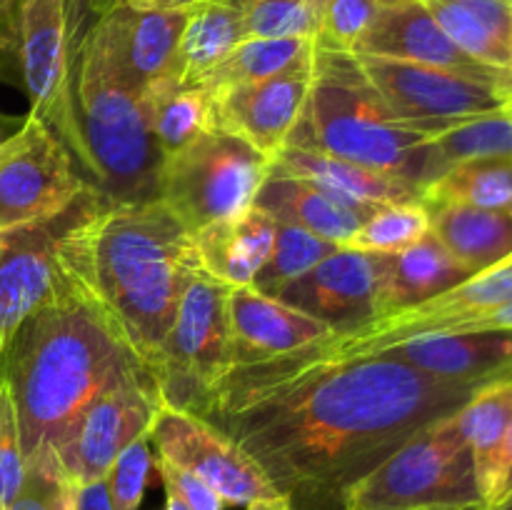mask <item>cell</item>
Instances as JSON below:
<instances>
[{
    "mask_svg": "<svg viewBox=\"0 0 512 510\" xmlns=\"http://www.w3.org/2000/svg\"><path fill=\"white\" fill-rule=\"evenodd\" d=\"M478 388L388 353L340 358L305 345L233 365L200 418L230 435L295 510H343L355 483Z\"/></svg>",
    "mask_w": 512,
    "mask_h": 510,
    "instance_id": "obj_1",
    "label": "cell"
},
{
    "mask_svg": "<svg viewBox=\"0 0 512 510\" xmlns=\"http://www.w3.org/2000/svg\"><path fill=\"white\" fill-rule=\"evenodd\" d=\"M65 283L93 300L150 368L188 285L205 273L195 235L160 198H100L58 248Z\"/></svg>",
    "mask_w": 512,
    "mask_h": 510,
    "instance_id": "obj_2",
    "label": "cell"
},
{
    "mask_svg": "<svg viewBox=\"0 0 512 510\" xmlns=\"http://www.w3.org/2000/svg\"><path fill=\"white\" fill-rule=\"evenodd\" d=\"M25 460L55 450L100 393L148 373L108 315L70 283L30 313L0 353Z\"/></svg>",
    "mask_w": 512,
    "mask_h": 510,
    "instance_id": "obj_3",
    "label": "cell"
},
{
    "mask_svg": "<svg viewBox=\"0 0 512 510\" xmlns=\"http://www.w3.org/2000/svg\"><path fill=\"white\" fill-rule=\"evenodd\" d=\"M430 138L395 118L353 50L315 45L308 103L288 145L335 155L423 188Z\"/></svg>",
    "mask_w": 512,
    "mask_h": 510,
    "instance_id": "obj_4",
    "label": "cell"
},
{
    "mask_svg": "<svg viewBox=\"0 0 512 510\" xmlns=\"http://www.w3.org/2000/svg\"><path fill=\"white\" fill-rule=\"evenodd\" d=\"M75 110L98 193L108 203L158 198L163 155L150 135L143 90L125 75L100 18L80 40Z\"/></svg>",
    "mask_w": 512,
    "mask_h": 510,
    "instance_id": "obj_5",
    "label": "cell"
},
{
    "mask_svg": "<svg viewBox=\"0 0 512 510\" xmlns=\"http://www.w3.org/2000/svg\"><path fill=\"white\" fill-rule=\"evenodd\" d=\"M483 508L458 413L430 423L348 490L343 510Z\"/></svg>",
    "mask_w": 512,
    "mask_h": 510,
    "instance_id": "obj_6",
    "label": "cell"
},
{
    "mask_svg": "<svg viewBox=\"0 0 512 510\" xmlns=\"http://www.w3.org/2000/svg\"><path fill=\"white\" fill-rule=\"evenodd\" d=\"M228 290L213 275L200 273L183 293L173 328L148 368L160 405L200 415L235 365Z\"/></svg>",
    "mask_w": 512,
    "mask_h": 510,
    "instance_id": "obj_7",
    "label": "cell"
},
{
    "mask_svg": "<svg viewBox=\"0 0 512 510\" xmlns=\"http://www.w3.org/2000/svg\"><path fill=\"white\" fill-rule=\"evenodd\" d=\"M5 38L30 100V115L43 120L85 168V145L75 110L70 0H3Z\"/></svg>",
    "mask_w": 512,
    "mask_h": 510,
    "instance_id": "obj_8",
    "label": "cell"
},
{
    "mask_svg": "<svg viewBox=\"0 0 512 510\" xmlns=\"http://www.w3.org/2000/svg\"><path fill=\"white\" fill-rule=\"evenodd\" d=\"M273 160L235 135L210 130L185 148L165 155L158 173V198L190 233L255 203Z\"/></svg>",
    "mask_w": 512,
    "mask_h": 510,
    "instance_id": "obj_9",
    "label": "cell"
},
{
    "mask_svg": "<svg viewBox=\"0 0 512 510\" xmlns=\"http://www.w3.org/2000/svg\"><path fill=\"white\" fill-rule=\"evenodd\" d=\"M88 185L63 140L28 115L0 145V233L63 213Z\"/></svg>",
    "mask_w": 512,
    "mask_h": 510,
    "instance_id": "obj_10",
    "label": "cell"
},
{
    "mask_svg": "<svg viewBox=\"0 0 512 510\" xmlns=\"http://www.w3.org/2000/svg\"><path fill=\"white\" fill-rule=\"evenodd\" d=\"M155 458L208 483L225 505L285 498L258 463L218 425L185 410L160 405L150 425Z\"/></svg>",
    "mask_w": 512,
    "mask_h": 510,
    "instance_id": "obj_11",
    "label": "cell"
},
{
    "mask_svg": "<svg viewBox=\"0 0 512 510\" xmlns=\"http://www.w3.org/2000/svg\"><path fill=\"white\" fill-rule=\"evenodd\" d=\"M100 198L103 195L90 183L63 213L0 233V353L18 325L60 288V240Z\"/></svg>",
    "mask_w": 512,
    "mask_h": 510,
    "instance_id": "obj_12",
    "label": "cell"
},
{
    "mask_svg": "<svg viewBox=\"0 0 512 510\" xmlns=\"http://www.w3.org/2000/svg\"><path fill=\"white\" fill-rule=\"evenodd\" d=\"M160 408L150 373L110 385L80 413L58 445V458L75 485L105 480L118 455L150 433Z\"/></svg>",
    "mask_w": 512,
    "mask_h": 510,
    "instance_id": "obj_13",
    "label": "cell"
},
{
    "mask_svg": "<svg viewBox=\"0 0 512 510\" xmlns=\"http://www.w3.org/2000/svg\"><path fill=\"white\" fill-rule=\"evenodd\" d=\"M358 60L390 113L403 123L465 120L493 113L505 105L503 85L498 83L408 60L375 55H358Z\"/></svg>",
    "mask_w": 512,
    "mask_h": 510,
    "instance_id": "obj_14",
    "label": "cell"
},
{
    "mask_svg": "<svg viewBox=\"0 0 512 510\" xmlns=\"http://www.w3.org/2000/svg\"><path fill=\"white\" fill-rule=\"evenodd\" d=\"M313 63L258 83L233 85L210 93L215 130L235 135L273 160L288 145L308 103Z\"/></svg>",
    "mask_w": 512,
    "mask_h": 510,
    "instance_id": "obj_15",
    "label": "cell"
},
{
    "mask_svg": "<svg viewBox=\"0 0 512 510\" xmlns=\"http://www.w3.org/2000/svg\"><path fill=\"white\" fill-rule=\"evenodd\" d=\"M380 255L338 248L288 285L278 300L313 315L333 333H348L378 318Z\"/></svg>",
    "mask_w": 512,
    "mask_h": 510,
    "instance_id": "obj_16",
    "label": "cell"
},
{
    "mask_svg": "<svg viewBox=\"0 0 512 510\" xmlns=\"http://www.w3.org/2000/svg\"><path fill=\"white\" fill-rule=\"evenodd\" d=\"M353 53L433 65V68L453 70V73L498 85L508 83V73L488 68V65L478 63L468 53H463L443 33V28L430 15L423 0H400V3L380 5L373 23L368 25L363 38L355 43Z\"/></svg>",
    "mask_w": 512,
    "mask_h": 510,
    "instance_id": "obj_17",
    "label": "cell"
},
{
    "mask_svg": "<svg viewBox=\"0 0 512 510\" xmlns=\"http://www.w3.org/2000/svg\"><path fill=\"white\" fill-rule=\"evenodd\" d=\"M228 318L235 365L293 353L333 333L313 315L260 293L253 285L228 290Z\"/></svg>",
    "mask_w": 512,
    "mask_h": 510,
    "instance_id": "obj_18",
    "label": "cell"
},
{
    "mask_svg": "<svg viewBox=\"0 0 512 510\" xmlns=\"http://www.w3.org/2000/svg\"><path fill=\"white\" fill-rule=\"evenodd\" d=\"M383 353L423 373L460 383L483 385L490 380L512 378V330L418 335L390 345Z\"/></svg>",
    "mask_w": 512,
    "mask_h": 510,
    "instance_id": "obj_19",
    "label": "cell"
},
{
    "mask_svg": "<svg viewBox=\"0 0 512 510\" xmlns=\"http://www.w3.org/2000/svg\"><path fill=\"white\" fill-rule=\"evenodd\" d=\"M270 173L313 180L338 195L340 203L348 205L363 218H370L375 210L385 208V205L423 203V188L410 180L378 173V170L363 168V165L335 158V155L295 148V145H285L275 155Z\"/></svg>",
    "mask_w": 512,
    "mask_h": 510,
    "instance_id": "obj_20",
    "label": "cell"
},
{
    "mask_svg": "<svg viewBox=\"0 0 512 510\" xmlns=\"http://www.w3.org/2000/svg\"><path fill=\"white\" fill-rule=\"evenodd\" d=\"M98 18L108 30L115 58L140 90L165 75H175V58L188 13L135 10L130 5H120Z\"/></svg>",
    "mask_w": 512,
    "mask_h": 510,
    "instance_id": "obj_21",
    "label": "cell"
},
{
    "mask_svg": "<svg viewBox=\"0 0 512 510\" xmlns=\"http://www.w3.org/2000/svg\"><path fill=\"white\" fill-rule=\"evenodd\" d=\"M278 220L250 205L238 215H228L195 233L200 263L208 275L228 288L253 285L273 253Z\"/></svg>",
    "mask_w": 512,
    "mask_h": 510,
    "instance_id": "obj_22",
    "label": "cell"
},
{
    "mask_svg": "<svg viewBox=\"0 0 512 510\" xmlns=\"http://www.w3.org/2000/svg\"><path fill=\"white\" fill-rule=\"evenodd\" d=\"M470 275L473 273L433 233L400 253L380 255L378 318L425 303Z\"/></svg>",
    "mask_w": 512,
    "mask_h": 510,
    "instance_id": "obj_23",
    "label": "cell"
},
{
    "mask_svg": "<svg viewBox=\"0 0 512 510\" xmlns=\"http://www.w3.org/2000/svg\"><path fill=\"white\" fill-rule=\"evenodd\" d=\"M253 205L265 210L278 223L298 225L318 238L330 240L338 248H343L355 230L368 220L340 203L338 195L330 193L328 188L295 175L270 173L260 193L255 195Z\"/></svg>",
    "mask_w": 512,
    "mask_h": 510,
    "instance_id": "obj_24",
    "label": "cell"
},
{
    "mask_svg": "<svg viewBox=\"0 0 512 510\" xmlns=\"http://www.w3.org/2000/svg\"><path fill=\"white\" fill-rule=\"evenodd\" d=\"M423 5L463 53L508 73L512 0H423Z\"/></svg>",
    "mask_w": 512,
    "mask_h": 510,
    "instance_id": "obj_25",
    "label": "cell"
},
{
    "mask_svg": "<svg viewBox=\"0 0 512 510\" xmlns=\"http://www.w3.org/2000/svg\"><path fill=\"white\" fill-rule=\"evenodd\" d=\"M428 213L430 233L473 275L512 253V210L440 205Z\"/></svg>",
    "mask_w": 512,
    "mask_h": 510,
    "instance_id": "obj_26",
    "label": "cell"
},
{
    "mask_svg": "<svg viewBox=\"0 0 512 510\" xmlns=\"http://www.w3.org/2000/svg\"><path fill=\"white\" fill-rule=\"evenodd\" d=\"M143 100L150 135L163 158L215 130L213 98L200 83L165 75L143 90Z\"/></svg>",
    "mask_w": 512,
    "mask_h": 510,
    "instance_id": "obj_27",
    "label": "cell"
},
{
    "mask_svg": "<svg viewBox=\"0 0 512 510\" xmlns=\"http://www.w3.org/2000/svg\"><path fill=\"white\" fill-rule=\"evenodd\" d=\"M245 40L243 20L228 0H205L193 8L180 35L175 75L183 83H200Z\"/></svg>",
    "mask_w": 512,
    "mask_h": 510,
    "instance_id": "obj_28",
    "label": "cell"
},
{
    "mask_svg": "<svg viewBox=\"0 0 512 510\" xmlns=\"http://www.w3.org/2000/svg\"><path fill=\"white\" fill-rule=\"evenodd\" d=\"M423 205L428 210L440 205L512 210V155L473 158L453 165L423 190Z\"/></svg>",
    "mask_w": 512,
    "mask_h": 510,
    "instance_id": "obj_29",
    "label": "cell"
},
{
    "mask_svg": "<svg viewBox=\"0 0 512 510\" xmlns=\"http://www.w3.org/2000/svg\"><path fill=\"white\" fill-rule=\"evenodd\" d=\"M315 58L313 38H245L223 63L215 65L200 85L208 93L233 88V85L258 83L288 70L305 68Z\"/></svg>",
    "mask_w": 512,
    "mask_h": 510,
    "instance_id": "obj_30",
    "label": "cell"
},
{
    "mask_svg": "<svg viewBox=\"0 0 512 510\" xmlns=\"http://www.w3.org/2000/svg\"><path fill=\"white\" fill-rule=\"evenodd\" d=\"M500 155H512V113L505 108L475 115L435 135L425 155L423 190L463 160L500 158Z\"/></svg>",
    "mask_w": 512,
    "mask_h": 510,
    "instance_id": "obj_31",
    "label": "cell"
},
{
    "mask_svg": "<svg viewBox=\"0 0 512 510\" xmlns=\"http://www.w3.org/2000/svg\"><path fill=\"white\" fill-rule=\"evenodd\" d=\"M458 423L473 453L480 495H483L500 445L512 425V378L480 385L473 398L458 410Z\"/></svg>",
    "mask_w": 512,
    "mask_h": 510,
    "instance_id": "obj_32",
    "label": "cell"
},
{
    "mask_svg": "<svg viewBox=\"0 0 512 510\" xmlns=\"http://www.w3.org/2000/svg\"><path fill=\"white\" fill-rule=\"evenodd\" d=\"M335 250H338V245L330 243V240L318 238V235L308 233V230L298 228V225L278 223L273 253H270L263 270L255 275L253 288L278 298L293 280L308 273L310 268H315L320 260L333 255Z\"/></svg>",
    "mask_w": 512,
    "mask_h": 510,
    "instance_id": "obj_33",
    "label": "cell"
},
{
    "mask_svg": "<svg viewBox=\"0 0 512 510\" xmlns=\"http://www.w3.org/2000/svg\"><path fill=\"white\" fill-rule=\"evenodd\" d=\"M430 233V213L423 203L385 205L378 208L343 248L358 253H400Z\"/></svg>",
    "mask_w": 512,
    "mask_h": 510,
    "instance_id": "obj_34",
    "label": "cell"
},
{
    "mask_svg": "<svg viewBox=\"0 0 512 510\" xmlns=\"http://www.w3.org/2000/svg\"><path fill=\"white\" fill-rule=\"evenodd\" d=\"M243 20L245 38H313L320 30L323 8L305 0H228Z\"/></svg>",
    "mask_w": 512,
    "mask_h": 510,
    "instance_id": "obj_35",
    "label": "cell"
},
{
    "mask_svg": "<svg viewBox=\"0 0 512 510\" xmlns=\"http://www.w3.org/2000/svg\"><path fill=\"white\" fill-rule=\"evenodd\" d=\"M78 485L68 478L55 450L25 460V478L5 510H75Z\"/></svg>",
    "mask_w": 512,
    "mask_h": 510,
    "instance_id": "obj_36",
    "label": "cell"
},
{
    "mask_svg": "<svg viewBox=\"0 0 512 510\" xmlns=\"http://www.w3.org/2000/svg\"><path fill=\"white\" fill-rule=\"evenodd\" d=\"M155 468L153 445H150V433L135 440L133 445L118 455L110 473L105 475L108 485L110 505L113 510H138L143 503L145 488H148L150 470Z\"/></svg>",
    "mask_w": 512,
    "mask_h": 510,
    "instance_id": "obj_37",
    "label": "cell"
},
{
    "mask_svg": "<svg viewBox=\"0 0 512 510\" xmlns=\"http://www.w3.org/2000/svg\"><path fill=\"white\" fill-rule=\"evenodd\" d=\"M380 3L375 0H328L323 8V20L315 35V45L333 50H353L373 23Z\"/></svg>",
    "mask_w": 512,
    "mask_h": 510,
    "instance_id": "obj_38",
    "label": "cell"
},
{
    "mask_svg": "<svg viewBox=\"0 0 512 510\" xmlns=\"http://www.w3.org/2000/svg\"><path fill=\"white\" fill-rule=\"evenodd\" d=\"M25 478V455L20 443L18 413L13 395L0 373V510L15 498Z\"/></svg>",
    "mask_w": 512,
    "mask_h": 510,
    "instance_id": "obj_39",
    "label": "cell"
},
{
    "mask_svg": "<svg viewBox=\"0 0 512 510\" xmlns=\"http://www.w3.org/2000/svg\"><path fill=\"white\" fill-rule=\"evenodd\" d=\"M155 470H158L160 480H163V488L170 493L178 495L190 510H225V500L210 488L208 483H203L195 475L185 473V470L175 468V465L165 463V460L155 458Z\"/></svg>",
    "mask_w": 512,
    "mask_h": 510,
    "instance_id": "obj_40",
    "label": "cell"
},
{
    "mask_svg": "<svg viewBox=\"0 0 512 510\" xmlns=\"http://www.w3.org/2000/svg\"><path fill=\"white\" fill-rule=\"evenodd\" d=\"M512 490V425L505 433L503 445L498 450V458H495L493 473H490L488 485L483 490V508H490L498 500H503Z\"/></svg>",
    "mask_w": 512,
    "mask_h": 510,
    "instance_id": "obj_41",
    "label": "cell"
},
{
    "mask_svg": "<svg viewBox=\"0 0 512 510\" xmlns=\"http://www.w3.org/2000/svg\"><path fill=\"white\" fill-rule=\"evenodd\" d=\"M75 510H113L105 480H98V483H90V485H80L78 495H75Z\"/></svg>",
    "mask_w": 512,
    "mask_h": 510,
    "instance_id": "obj_42",
    "label": "cell"
},
{
    "mask_svg": "<svg viewBox=\"0 0 512 510\" xmlns=\"http://www.w3.org/2000/svg\"><path fill=\"white\" fill-rule=\"evenodd\" d=\"M203 3L205 0H128L125 5L135 10H170V13L180 10V13H190V10Z\"/></svg>",
    "mask_w": 512,
    "mask_h": 510,
    "instance_id": "obj_43",
    "label": "cell"
},
{
    "mask_svg": "<svg viewBox=\"0 0 512 510\" xmlns=\"http://www.w3.org/2000/svg\"><path fill=\"white\" fill-rule=\"evenodd\" d=\"M248 510H295V505L288 498H270V500H255L248 505Z\"/></svg>",
    "mask_w": 512,
    "mask_h": 510,
    "instance_id": "obj_44",
    "label": "cell"
},
{
    "mask_svg": "<svg viewBox=\"0 0 512 510\" xmlns=\"http://www.w3.org/2000/svg\"><path fill=\"white\" fill-rule=\"evenodd\" d=\"M125 3H128V0H88L90 10H93L95 15H105V13H110V10L120 8V5H125Z\"/></svg>",
    "mask_w": 512,
    "mask_h": 510,
    "instance_id": "obj_45",
    "label": "cell"
},
{
    "mask_svg": "<svg viewBox=\"0 0 512 510\" xmlns=\"http://www.w3.org/2000/svg\"><path fill=\"white\" fill-rule=\"evenodd\" d=\"M163 510H190V508L183 503V500L178 498V495L170 493V490H165V505H163Z\"/></svg>",
    "mask_w": 512,
    "mask_h": 510,
    "instance_id": "obj_46",
    "label": "cell"
},
{
    "mask_svg": "<svg viewBox=\"0 0 512 510\" xmlns=\"http://www.w3.org/2000/svg\"><path fill=\"white\" fill-rule=\"evenodd\" d=\"M485 510H512V490L508 495H505L503 500H498V503L490 505V508H485Z\"/></svg>",
    "mask_w": 512,
    "mask_h": 510,
    "instance_id": "obj_47",
    "label": "cell"
},
{
    "mask_svg": "<svg viewBox=\"0 0 512 510\" xmlns=\"http://www.w3.org/2000/svg\"><path fill=\"white\" fill-rule=\"evenodd\" d=\"M503 93H505V105H503V108L510 110V113H512V83H505L503 85Z\"/></svg>",
    "mask_w": 512,
    "mask_h": 510,
    "instance_id": "obj_48",
    "label": "cell"
},
{
    "mask_svg": "<svg viewBox=\"0 0 512 510\" xmlns=\"http://www.w3.org/2000/svg\"><path fill=\"white\" fill-rule=\"evenodd\" d=\"M508 83H512V33H510V60H508Z\"/></svg>",
    "mask_w": 512,
    "mask_h": 510,
    "instance_id": "obj_49",
    "label": "cell"
},
{
    "mask_svg": "<svg viewBox=\"0 0 512 510\" xmlns=\"http://www.w3.org/2000/svg\"><path fill=\"white\" fill-rule=\"evenodd\" d=\"M440 510H485L480 505H470V508H440Z\"/></svg>",
    "mask_w": 512,
    "mask_h": 510,
    "instance_id": "obj_50",
    "label": "cell"
},
{
    "mask_svg": "<svg viewBox=\"0 0 512 510\" xmlns=\"http://www.w3.org/2000/svg\"><path fill=\"white\" fill-rule=\"evenodd\" d=\"M305 3H313V5H318V8H325V3H328V0H305Z\"/></svg>",
    "mask_w": 512,
    "mask_h": 510,
    "instance_id": "obj_51",
    "label": "cell"
},
{
    "mask_svg": "<svg viewBox=\"0 0 512 510\" xmlns=\"http://www.w3.org/2000/svg\"><path fill=\"white\" fill-rule=\"evenodd\" d=\"M375 3H380V5H390V3H400V0H375Z\"/></svg>",
    "mask_w": 512,
    "mask_h": 510,
    "instance_id": "obj_52",
    "label": "cell"
},
{
    "mask_svg": "<svg viewBox=\"0 0 512 510\" xmlns=\"http://www.w3.org/2000/svg\"><path fill=\"white\" fill-rule=\"evenodd\" d=\"M3 140H5V138H3V135H0V145H3Z\"/></svg>",
    "mask_w": 512,
    "mask_h": 510,
    "instance_id": "obj_53",
    "label": "cell"
},
{
    "mask_svg": "<svg viewBox=\"0 0 512 510\" xmlns=\"http://www.w3.org/2000/svg\"><path fill=\"white\" fill-rule=\"evenodd\" d=\"M0 3H3V0H0Z\"/></svg>",
    "mask_w": 512,
    "mask_h": 510,
    "instance_id": "obj_54",
    "label": "cell"
}]
</instances>
